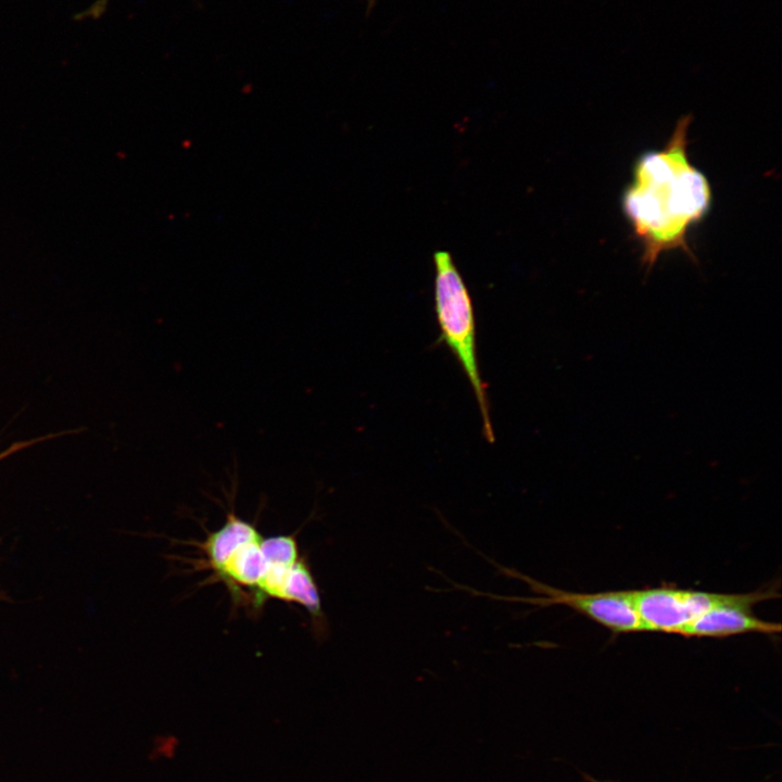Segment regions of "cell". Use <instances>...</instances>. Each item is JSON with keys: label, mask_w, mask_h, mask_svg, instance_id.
<instances>
[{"label": "cell", "mask_w": 782, "mask_h": 782, "mask_svg": "<svg viewBox=\"0 0 782 782\" xmlns=\"http://www.w3.org/2000/svg\"><path fill=\"white\" fill-rule=\"evenodd\" d=\"M692 119L691 114L682 115L660 149L638 155L621 194V210L641 247L646 270L671 251L694 260L690 231L711 209L710 181L689 154Z\"/></svg>", "instance_id": "6da1fadb"}, {"label": "cell", "mask_w": 782, "mask_h": 782, "mask_svg": "<svg viewBox=\"0 0 782 782\" xmlns=\"http://www.w3.org/2000/svg\"><path fill=\"white\" fill-rule=\"evenodd\" d=\"M433 264L434 312L440 340L455 357L470 384L480 413L482 433L489 443H493L495 434L490 415L488 389L478 361L476 318L471 297L449 252H434Z\"/></svg>", "instance_id": "7a4b0ae2"}, {"label": "cell", "mask_w": 782, "mask_h": 782, "mask_svg": "<svg viewBox=\"0 0 782 782\" xmlns=\"http://www.w3.org/2000/svg\"><path fill=\"white\" fill-rule=\"evenodd\" d=\"M263 535L250 521L232 518L206 539L204 565L216 581L223 582L236 602H251L255 609V595L268 562L262 551Z\"/></svg>", "instance_id": "3957f363"}, {"label": "cell", "mask_w": 782, "mask_h": 782, "mask_svg": "<svg viewBox=\"0 0 782 782\" xmlns=\"http://www.w3.org/2000/svg\"><path fill=\"white\" fill-rule=\"evenodd\" d=\"M487 559L491 562L504 576L515 578L527 583L532 592L538 593L539 596H503L477 591L466 585H459L456 583H453V585L458 590H464L474 595L488 596L496 601L530 604L540 608L551 607L553 605H564L616 634L644 632L643 625L634 608L630 590L596 593L564 591L544 584L543 582L530 578L516 569L504 567L489 558Z\"/></svg>", "instance_id": "277c9868"}, {"label": "cell", "mask_w": 782, "mask_h": 782, "mask_svg": "<svg viewBox=\"0 0 782 782\" xmlns=\"http://www.w3.org/2000/svg\"><path fill=\"white\" fill-rule=\"evenodd\" d=\"M630 595L644 632L677 634L706 611L728 604L751 607L779 597L773 586L749 593H715L669 585L630 590Z\"/></svg>", "instance_id": "5b68a950"}, {"label": "cell", "mask_w": 782, "mask_h": 782, "mask_svg": "<svg viewBox=\"0 0 782 782\" xmlns=\"http://www.w3.org/2000/svg\"><path fill=\"white\" fill-rule=\"evenodd\" d=\"M752 609L744 604L722 605L701 615L677 634L686 638H728L747 633H780L779 622L760 619Z\"/></svg>", "instance_id": "8992f818"}, {"label": "cell", "mask_w": 782, "mask_h": 782, "mask_svg": "<svg viewBox=\"0 0 782 782\" xmlns=\"http://www.w3.org/2000/svg\"><path fill=\"white\" fill-rule=\"evenodd\" d=\"M53 438H54V434L52 433V434H48V436H43V437L34 438L30 440L14 442L9 447H7L5 450L0 452V462L12 456L13 454H15L20 451H23L27 447L33 446L34 444H37V443H40L42 441L53 439Z\"/></svg>", "instance_id": "52a82bcc"}, {"label": "cell", "mask_w": 782, "mask_h": 782, "mask_svg": "<svg viewBox=\"0 0 782 782\" xmlns=\"http://www.w3.org/2000/svg\"><path fill=\"white\" fill-rule=\"evenodd\" d=\"M232 518H240V517L237 516L236 513H229V514L226 516L225 522L228 521V520H230V519H232ZM225 522H224V524H225ZM224 524H223V525H224ZM223 525H222V526H223ZM214 531H215V530H214ZM212 532H213V531H212ZM212 532H209L207 535H206V538H205V540H204L203 542H201V544H200V550L202 551V553H203V550L205 548L206 539H207V537H209Z\"/></svg>", "instance_id": "ba28073f"}, {"label": "cell", "mask_w": 782, "mask_h": 782, "mask_svg": "<svg viewBox=\"0 0 782 782\" xmlns=\"http://www.w3.org/2000/svg\"><path fill=\"white\" fill-rule=\"evenodd\" d=\"M367 1H368L369 5H373L375 2V0H367Z\"/></svg>", "instance_id": "9c48e42d"}]
</instances>
